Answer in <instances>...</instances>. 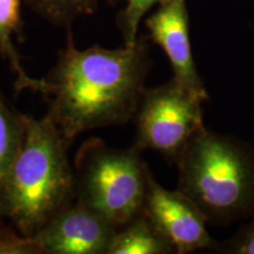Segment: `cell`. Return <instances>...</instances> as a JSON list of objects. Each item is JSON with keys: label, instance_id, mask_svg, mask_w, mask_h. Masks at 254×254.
<instances>
[{"label": "cell", "instance_id": "obj_1", "mask_svg": "<svg viewBox=\"0 0 254 254\" xmlns=\"http://www.w3.org/2000/svg\"><path fill=\"white\" fill-rule=\"evenodd\" d=\"M68 31L67 45L46 79L45 97L47 117L71 145L82 132L134 119L150 59L140 40L117 50L98 45L79 50Z\"/></svg>", "mask_w": 254, "mask_h": 254}, {"label": "cell", "instance_id": "obj_2", "mask_svg": "<svg viewBox=\"0 0 254 254\" xmlns=\"http://www.w3.org/2000/svg\"><path fill=\"white\" fill-rule=\"evenodd\" d=\"M69 144L49 117H27L20 151L0 178V220L25 237L39 232L75 196Z\"/></svg>", "mask_w": 254, "mask_h": 254}, {"label": "cell", "instance_id": "obj_3", "mask_svg": "<svg viewBox=\"0 0 254 254\" xmlns=\"http://www.w3.org/2000/svg\"><path fill=\"white\" fill-rule=\"evenodd\" d=\"M178 190L207 222L231 224L254 212V151L233 136L207 128L177 160Z\"/></svg>", "mask_w": 254, "mask_h": 254}, {"label": "cell", "instance_id": "obj_4", "mask_svg": "<svg viewBox=\"0 0 254 254\" xmlns=\"http://www.w3.org/2000/svg\"><path fill=\"white\" fill-rule=\"evenodd\" d=\"M140 152L135 146L119 150L91 139L77 154V200L117 228L125 226L144 212L152 173Z\"/></svg>", "mask_w": 254, "mask_h": 254}, {"label": "cell", "instance_id": "obj_5", "mask_svg": "<svg viewBox=\"0 0 254 254\" xmlns=\"http://www.w3.org/2000/svg\"><path fill=\"white\" fill-rule=\"evenodd\" d=\"M202 103L174 78L160 86L146 88L134 117V146L140 151H155L177 163L187 144L206 128Z\"/></svg>", "mask_w": 254, "mask_h": 254}, {"label": "cell", "instance_id": "obj_6", "mask_svg": "<svg viewBox=\"0 0 254 254\" xmlns=\"http://www.w3.org/2000/svg\"><path fill=\"white\" fill-rule=\"evenodd\" d=\"M142 214L168 241L174 253L215 250L219 244L208 233L207 220L180 190H170L151 174Z\"/></svg>", "mask_w": 254, "mask_h": 254}, {"label": "cell", "instance_id": "obj_7", "mask_svg": "<svg viewBox=\"0 0 254 254\" xmlns=\"http://www.w3.org/2000/svg\"><path fill=\"white\" fill-rule=\"evenodd\" d=\"M117 230L77 200L30 238L38 253L107 254Z\"/></svg>", "mask_w": 254, "mask_h": 254}, {"label": "cell", "instance_id": "obj_8", "mask_svg": "<svg viewBox=\"0 0 254 254\" xmlns=\"http://www.w3.org/2000/svg\"><path fill=\"white\" fill-rule=\"evenodd\" d=\"M152 40L166 53L173 78L186 90L206 101L208 93L195 67L190 40L186 0H166L146 19Z\"/></svg>", "mask_w": 254, "mask_h": 254}, {"label": "cell", "instance_id": "obj_9", "mask_svg": "<svg viewBox=\"0 0 254 254\" xmlns=\"http://www.w3.org/2000/svg\"><path fill=\"white\" fill-rule=\"evenodd\" d=\"M20 6L21 0H0V56L14 73L15 92L32 90L45 95L47 81L33 79L27 74L14 46V37L20 33L21 28Z\"/></svg>", "mask_w": 254, "mask_h": 254}, {"label": "cell", "instance_id": "obj_10", "mask_svg": "<svg viewBox=\"0 0 254 254\" xmlns=\"http://www.w3.org/2000/svg\"><path fill=\"white\" fill-rule=\"evenodd\" d=\"M174 253L168 241L141 214L117 230L107 254H168Z\"/></svg>", "mask_w": 254, "mask_h": 254}, {"label": "cell", "instance_id": "obj_11", "mask_svg": "<svg viewBox=\"0 0 254 254\" xmlns=\"http://www.w3.org/2000/svg\"><path fill=\"white\" fill-rule=\"evenodd\" d=\"M26 125L27 116L14 110L0 93V178L20 151Z\"/></svg>", "mask_w": 254, "mask_h": 254}, {"label": "cell", "instance_id": "obj_12", "mask_svg": "<svg viewBox=\"0 0 254 254\" xmlns=\"http://www.w3.org/2000/svg\"><path fill=\"white\" fill-rule=\"evenodd\" d=\"M41 15L57 25H69L78 17L91 14L98 0H30Z\"/></svg>", "mask_w": 254, "mask_h": 254}, {"label": "cell", "instance_id": "obj_13", "mask_svg": "<svg viewBox=\"0 0 254 254\" xmlns=\"http://www.w3.org/2000/svg\"><path fill=\"white\" fill-rule=\"evenodd\" d=\"M126 6L119 15V27L122 30L125 45H134L138 40V30L141 19L155 4H163L166 0H125Z\"/></svg>", "mask_w": 254, "mask_h": 254}, {"label": "cell", "instance_id": "obj_14", "mask_svg": "<svg viewBox=\"0 0 254 254\" xmlns=\"http://www.w3.org/2000/svg\"><path fill=\"white\" fill-rule=\"evenodd\" d=\"M38 250L30 237H25L18 231L0 227V254H32Z\"/></svg>", "mask_w": 254, "mask_h": 254}, {"label": "cell", "instance_id": "obj_15", "mask_svg": "<svg viewBox=\"0 0 254 254\" xmlns=\"http://www.w3.org/2000/svg\"><path fill=\"white\" fill-rule=\"evenodd\" d=\"M217 250L227 254H254V219Z\"/></svg>", "mask_w": 254, "mask_h": 254}]
</instances>
